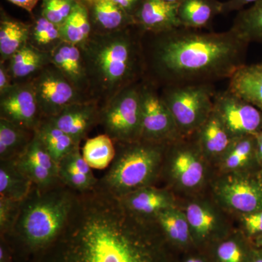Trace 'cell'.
<instances>
[{"mask_svg": "<svg viewBox=\"0 0 262 262\" xmlns=\"http://www.w3.org/2000/svg\"><path fill=\"white\" fill-rule=\"evenodd\" d=\"M220 262H244L245 253L241 245L236 241H227L222 243L216 250Z\"/></svg>", "mask_w": 262, "mask_h": 262, "instance_id": "cell-38", "label": "cell"}, {"mask_svg": "<svg viewBox=\"0 0 262 262\" xmlns=\"http://www.w3.org/2000/svg\"><path fill=\"white\" fill-rule=\"evenodd\" d=\"M256 155L262 163V129L256 135Z\"/></svg>", "mask_w": 262, "mask_h": 262, "instance_id": "cell-45", "label": "cell"}, {"mask_svg": "<svg viewBox=\"0 0 262 262\" xmlns=\"http://www.w3.org/2000/svg\"><path fill=\"white\" fill-rule=\"evenodd\" d=\"M77 193L63 183L48 189L34 185L20 203L11 234L3 237L16 262H27L56 241L68 222Z\"/></svg>", "mask_w": 262, "mask_h": 262, "instance_id": "cell-4", "label": "cell"}, {"mask_svg": "<svg viewBox=\"0 0 262 262\" xmlns=\"http://www.w3.org/2000/svg\"><path fill=\"white\" fill-rule=\"evenodd\" d=\"M143 32L137 25L106 34L92 33L80 47L89 97L100 108L144 77Z\"/></svg>", "mask_w": 262, "mask_h": 262, "instance_id": "cell-3", "label": "cell"}, {"mask_svg": "<svg viewBox=\"0 0 262 262\" xmlns=\"http://www.w3.org/2000/svg\"><path fill=\"white\" fill-rule=\"evenodd\" d=\"M50 57L51 63L61 72L79 92L91 101L89 82L80 47L63 42L52 52Z\"/></svg>", "mask_w": 262, "mask_h": 262, "instance_id": "cell-16", "label": "cell"}, {"mask_svg": "<svg viewBox=\"0 0 262 262\" xmlns=\"http://www.w3.org/2000/svg\"><path fill=\"white\" fill-rule=\"evenodd\" d=\"M222 14V3L219 0H181L177 15L182 27L207 29L217 15Z\"/></svg>", "mask_w": 262, "mask_h": 262, "instance_id": "cell-21", "label": "cell"}, {"mask_svg": "<svg viewBox=\"0 0 262 262\" xmlns=\"http://www.w3.org/2000/svg\"><path fill=\"white\" fill-rule=\"evenodd\" d=\"M15 84L10 75L6 62H0V96L4 95Z\"/></svg>", "mask_w": 262, "mask_h": 262, "instance_id": "cell-40", "label": "cell"}, {"mask_svg": "<svg viewBox=\"0 0 262 262\" xmlns=\"http://www.w3.org/2000/svg\"><path fill=\"white\" fill-rule=\"evenodd\" d=\"M12 4L16 5L19 8L25 10L30 14H32L33 10L36 8L40 0H7Z\"/></svg>", "mask_w": 262, "mask_h": 262, "instance_id": "cell-44", "label": "cell"}, {"mask_svg": "<svg viewBox=\"0 0 262 262\" xmlns=\"http://www.w3.org/2000/svg\"><path fill=\"white\" fill-rule=\"evenodd\" d=\"M15 160L19 169L39 189H48L61 183L58 164L36 133L25 151Z\"/></svg>", "mask_w": 262, "mask_h": 262, "instance_id": "cell-12", "label": "cell"}, {"mask_svg": "<svg viewBox=\"0 0 262 262\" xmlns=\"http://www.w3.org/2000/svg\"><path fill=\"white\" fill-rule=\"evenodd\" d=\"M179 3L163 0H141L134 15L138 27L144 32H168L182 27L179 21L177 9Z\"/></svg>", "mask_w": 262, "mask_h": 262, "instance_id": "cell-14", "label": "cell"}, {"mask_svg": "<svg viewBox=\"0 0 262 262\" xmlns=\"http://www.w3.org/2000/svg\"><path fill=\"white\" fill-rule=\"evenodd\" d=\"M35 133L58 165L67 155L80 147L70 136L58 128L51 119L47 117H45L41 121Z\"/></svg>", "mask_w": 262, "mask_h": 262, "instance_id": "cell-28", "label": "cell"}, {"mask_svg": "<svg viewBox=\"0 0 262 262\" xmlns=\"http://www.w3.org/2000/svg\"><path fill=\"white\" fill-rule=\"evenodd\" d=\"M244 222L250 234L262 233V211L248 213L244 216Z\"/></svg>", "mask_w": 262, "mask_h": 262, "instance_id": "cell-39", "label": "cell"}, {"mask_svg": "<svg viewBox=\"0 0 262 262\" xmlns=\"http://www.w3.org/2000/svg\"><path fill=\"white\" fill-rule=\"evenodd\" d=\"M258 244H259L260 245H261V246H262V236H261V238L258 239Z\"/></svg>", "mask_w": 262, "mask_h": 262, "instance_id": "cell-50", "label": "cell"}, {"mask_svg": "<svg viewBox=\"0 0 262 262\" xmlns=\"http://www.w3.org/2000/svg\"><path fill=\"white\" fill-rule=\"evenodd\" d=\"M31 24L12 18L1 9L0 62L8 61L17 51L28 44Z\"/></svg>", "mask_w": 262, "mask_h": 262, "instance_id": "cell-23", "label": "cell"}, {"mask_svg": "<svg viewBox=\"0 0 262 262\" xmlns=\"http://www.w3.org/2000/svg\"><path fill=\"white\" fill-rule=\"evenodd\" d=\"M254 153H256V136L236 138L232 146L225 153L226 167L229 169L238 168L248 163Z\"/></svg>", "mask_w": 262, "mask_h": 262, "instance_id": "cell-35", "label": "cell"}, {"mask_svg": "<svg viewBox=\"0 0 262 262\" xmlns=\"http://www.w3.org/2000/svg\"><path fill=\"white\" fill-rule=\"evenodd\" d=\"M112 1L134 17V13L140 5L141 0H112Z\"/></svg>", "mask_w": 262, "mask_h": 262, "instance_id": "cell-43", "label": "cell"}, {"mask_svg": "<svg viewBox=\"0 0 262 262\" xmlns=\"http://www.w3.org/2000/svg\"><path fill=\"white\" fill-rule=\"evenodd\" d=\"M29 44L43 53L51 55L63 42L59 26L52 23L41 14L33 15Z\"/></svg>", "mask_w": 262, "mask_h": 262, "instance_id": "cell-29", "label": "cell"}, {"mask_svg": "<svg viewBox=\"0 0 262 262\" xmlns=\"http://www.w3.org/2000/svg\"><path fill=\"white\" fill-rule=\"evenodd\" d=\"M27 262H173L154 220L134 214L98 184L77 193L64 229Z\"/></svg>", "mask_w": 262, "mask_h": 262, "instance_id": "cell-1", "label": "cell"}, {"mask_svg": "<svg viewBox=\"0 0 262 262\" xmlns=\"http://www.w3.org/2000/svg\"><path fill=\"white\" fill-rule=\"evenodd\" d=\"M0 262H16L14 253L8 241L0 237Z\"/></svg>", "mask_w": 262, "mask_h": 262, "instance_id": "cell-42", "label": "cell"}, {"mask_svg": "<svg viewBox=\"0 0 262 262\" xmlns=\"http://www.w3.org/2000/svg\"><path fill=\"white\" fill-rule=\"evenodd\" d=\"M92 33L106 34L136 25L132 15L112 0H94L89 6Z\"/></svg>", "mask_w": 262, "mask_h": 262, "instance_id": "cell-17", "label": "cell"}, {"mask_svg": "<svg viewBox=\"0 0 262 262\" xmlns=\"http://www.w3.org/2000/svg\"><path fill=\"white\" fill-rule=\"evenodd\" d=\"M120 199L128 211L150 220L155 221L160 212L172 207L166 192L150 186L136 189Z\"/></svg>", "mask_w": 262, "mask_h": 262, "instance_id": "cell-19", "label": "cell"}, {"mask_svg": "<svg viewBox=\"0 0 262 262\" xmlns=\"http://www.w3.org/2000/svg\"><path fill=\"white\" fill-rule=\"evenodd\" d=\"M186 217L189 227L200 238L209 237L216 226V218L213 212L198 203L188 206Z\"/></svg>", "mask_w": 262, "mask_h": 262, "instance_id": "cell-34", "label": "cell"}, {"mask_svg": "<svg viewBox=\"0 0 262 262\" xmlns=\"http://www.w3.org/2000/svg\"><path fill=\"white\" fill-rule=\"evenodd\" d=\"M171 163L172 175L184 187H196L203 180L204 167L194 149L176 148Z\"/></svg>", "mask_w": 262, "mask_h": 262, "instance_id": "cell-25", "label": "cell"}, {"mask_svg": "<svg viewBox=\"0 0 262 262\" xmlns=\"http://www.w3.org/2000/svg\"><path fill=\"white\" fill-rule=\"evenodd\" d=\"M186 262H206L204 260L200 258H189Z\"/></svg>", "mask_w": 262, "mask_h": 262, "instance_id": "cell-47", "label": "cell"}, {"mask_svg": "<svg viewBox=\"0 0 262 262\" xmlns=\"http://www.w3.org/2000/svg\"><path fill=\"white\" fill-rule=\"evenodd\" d=\"M227 89L262 111V61L239 67L229 79Z\"/></svg>", "mask_w": 262, "mask_h": 262, "instance_id": "cell-20", "label": "cell"}, {"mask_svg": "<svg viewBox=\"0 0 262 262\" xmlns=\"http://www.w3.org/2000/svg\"><path fill=\"white\" fill-rule=\"evenodd\" d=\"M0 118L35 131L45 118L30 80L16 82L0 96Z\"/></svg>", "mask_w": 262, "mask_h": 262, "instance_id": "cell-11", "label": "cell"}, {"mask_svg": "<svg viewBox=\"0 0 262 262\" xmlns=\"http://www.w3.org/2000/svg\"><path fill=\"white\" fill-rule=\"evenodd\" d=\"M21 202L0 196V237L11 234L20 212Z\"/></svg>", "mask_w": 262, "mask_h": 262, "instance_id": "cell-37", "label": "cell"}, {"mask_svg": "<svg viewBox=\"0 0 262 262\" xmlns=\"http://www.w3.org/2000/svg\"><path fill=\"white\" fill-rule=\"evenodd\" d=\"M73 1L77 3H80V4L87 5L89 7L94 2V0H73Z\"/></svg>", "mask_w": 262, "mask_h": 262, "instance_id": "cell-46", "label": "cell"}, {"mask_svg": "<svg viewBox=\"0 0 262 262\" xmlns=\"http://www.w3.org/2000/svg\"><path fill=\"white\" fill-rule=\"evenodd\" d=\"M81 152L91 168L103 170L115 159L116 146L115 141L103 134L87 139Z\"/></svg>", "mask_w": 262, "mask_h": 262, "instance_id": "cell-30", "label": "cell"}, {"mask_svg": "<svg viewBox=\"0 0 262 262\" xmlns=\"http://www.w3.org/2000/svg\"><path fill=\"white\" fill-rule=\"evenodd\" d=\"M30 81L44 117L56 116L70 105L91 101L52 63Z\"/></svg>", "mask_w": 262, "mask_h": 262, "instance_id": "cell-8", "label": "cell"}, {"mask_svg": "<svg viewBox=\"0 0 262 262\" xmlns=\"http://www.w3.org/2000/svg\"><path fill=\"white\" fill-rule=\"evenodd\" d=\"M142 80L125 88L100 108L99 125L115 142H134L141 139Z\"/></svg>", "mask_w": 262, "mask_h": 262, "instance_id": "cell-7", "label": "cell"}, {"mask_svg": "<svg viewBox=\"0 0 262 262\" xmlns=\"http://www.w3.org/2000/svg\"><path fill=\"white\" fill-rule=\"evenodd\" d=\"M195 133L200 149L211 155L225 154L236 139L213 111Z\"/></svg>", "mask_w": 262, "mask_h": 262, "instance_id": "cell-24", "label": "cell"}, {"mask_svg": "<svg viewBox=\"0 0 262 262\" xmlns=\"http://www.w3.org/2000/svg\"><path fill=\"white\" fill-rule=\"evenodd\" d=\"M6 63L12 78L16 83L32 80L51 63V57L28 43L13 55Z\"/></svg>", "mask_w": 262, "mask_h": 262, "instance_id": "cell-22", "label": "cell"}, {"mask_svg": "<svg viewBox=\"0 0 262 262\" xmlns=\"http://www.w3.org/2000/svg\"><path fill=\"white\" fill-rule=\"evenodd\" d=\"M220 194L231 208L245 213L262 209V186L244 177H232L221 185Z\"/></svg>", "mask_w": 262, "mask_h": 262, "instance_id": "cell-15", "label": "cell"}, {"mask_svg": "<svg viewBox=\"0 0 262 262\" xmlns=\"http://www.w3.org/2000/svg\"><path fill=\"white\" fill-rule=\"evenodd\" d=\"M249 45L231 29L215 32L180 27L143 32L144 80L158 89L229 80L246 64Z\"/></svg>", "mask_w": 262, "mask_h": 262, "instance_id": "cell-2", "label": "cell"}, {"mask_svg": "<svg viewBox=\"0 0 262 262\" xmlns=\"http://www.w3.org/2000/svg\"><path fill=\"white\" fill-rule=\"evenodd\" d=\"M141 140L167 144L182 137L159 89L144 79L141 85Z\"/></svg>", "mask_w": 262, "mask_h": 262, "instance_id": "cell-9", "label": "cell"}, {"mask_svg": "<svg viewBox=\"0 0 262 262\" xmlns=\"http://www.w3.org/2000/svg\"><path fill=\"white\" fill-rule=\"evenodd\" d=\"M34 184L19 169L15 160L0 161V196L22 202Z\"/></svg>", "mask_w": 262, "mask_h": 262, "instance_id": "cell-27", "label": "cell"}, {"mask_svg": "<svg viewBox=\"0 0 262 262\" xmlns=\"http://www.w3.org/2000/svg\"><path fill=\"white\" fill-rule=\"evenodd\" d=\"M213 112L234 138L256 136L262 129V111L228 89L215 93Z\"/></svg>", "mask_w": 262, "mask_h": 262, "instance_id": "cell-10", "label": "cell"}, {"mask_svg": "<svg viewBox=\"0 0 262 262\" xmlns=\"http://www.w3.org/2000/svg\"><path fill=\"white\" fill-rule=\"evenodd\" d=\"M34 134L35 131L0 118V161L18 158L27 149Z\"/></svg>", "mask_w": 262, "mask_h": 262, "instance_id": "cell-26", "label": "cell"}, {"mask_svg": "<svg viewBox=\"0 0 262 262\" xmlns=\"http://www.w3.org/2000/svg\"><path fill=\"white\" fill-rule=\"evenodd\" d=\"M115 143V159L102 178L98 179V184L121 198L136 189L150 186L158 175L166 144L141 139Z\"/></svg>", "mask_w": 262, "mask_h": 262, "instance_id": "cell-5", "label": "cell"}, {"mask_svg": "<svg viewBox=\"0 0 262 262\" xmlns=\"http://www.w3.org/2000/svg\"><path fill=\"white\" fill-rule=\"evenodd\" d=\"M159 90L182 137L195 133L213 113L214 84L167 86Z\"/></svg>", "mask_w": 262, "mask_h": 262, "instance_id": "cell-6", "label": "cell"}, {"mask_svg": "<svg viewBox=\"0 0 262 262\" xmlns=\"http://www.w3.org/2000/svg\"><path fill=\"white\" fill-rule=\"evenodd\" d=\"M259 0H227L222 3V14L234 11H241L247 5H253Z\"/></svg>", "mask_w": 262, "mask_h": 262, "instance_id": "cell-41", "label": "cell"}, {"mask_svg": "<svg viewBox=\"0 0 262 262\" xmlns=\"http://www.w3.org/2000/svg\"><path fill=\"white\" fill-rule=\"evenodd\" d=\"M230 29L249 44L262 45V0L239 11Z\"/></svg>", "mask_w": 262, "mask_h": 262, "instance_id": "cell-32", "label": "cell"}, {"mask_svg": "<svg viewBox=\"0 0 262 262\" xmlns=\"http://www.w3.org/2000/svg\"><path fill=\"white\" fill-rule=\"evenodd\" d=\"M99 118L100 107L94 101L70 105L56 116L49 117L58 128L80 146L92 129L99 125Z\"/></svg>", "mask_w": 262, "mask_h": 262, "instance_id": "cell-13", "label": "cell"}, {"mask_svg": "<svg viewBox=\"0 0 262 262\" xmlns=\"http://www.w3.org/2000/svg\"><path fill=\"white\" fill-rule=\"evenodd\" d=\"M60 29L63 42L77 46L85 42L92 34L89 7L77 3Z\"/></svg>", "mask_w": 262, "mask_h": 262, "instance_id": "cell-31", "label": "cell"}, {"mask_svg": "<svg viewBox=\"0 0 262 262\" xmlns=\"http://www.w3.org/2000/svg\"><path fill=\"white\" fill-rule=\"evenodd\" d=\"M77 5L73 0H42L39 12L52 23L61 27Z\"/></svg>", "mask_w": 262, "mask_h": 262, "instance_id": "cell-36", "label": "cell"}, {"mask_svg": "<svg viewBox=\"0 0 262 262\" xmlns=\"http://www.w3.org/2000/svg\"><path fill=\"white\" fill-rule=\"evenodd\" d=\"M163 1L168 2V3H179L181 0H163Z\"/></svg>", "mask_w": 262, "mask_h": 262, "instance_id": "cell-49", "label": "cell"}, {"mask_svg": "<svg viewBox=\"0 0 262 262\" xmlns=\"http://www.w3.org/2000/svg\"><path fill=\"white\" fill-rule=\"evenodd\" d=\"M252 262H262V255L256 256V257L253 260Z\"/></svg>", "mask_w": 262, "mask_h": 262, "instance_id": "cell-48", "label": "cell"}, {"mask_svg": "<svg viewBox=\"0 0 262 262\" xmlns=\"http://www.w3.org/2000/svg\"><path fill=\"white\" fill-rule=\"evenodd\" d=\"M155 222L165 239L180 245L187 244L190 239V227L186 215L172 207L160 212Z\"/></svg>", "mask_w": 262, "mask_h": 262, "instance_id": "cell-33", "label": "cell"}, {"mask_svg": "<svg viewBox=\"0 0 262 262\" xmlns=\"http://www.w3.org/2000/svg\"><path fill=\"white\" fill-rule=\"evenodd\" d=\"M60 181L76 192L83 193L94 189L98 179L84 160L80 148L67 155L58 164Z\"/></svg>", "mask_w": 262, "mask_h": 262, "instance_id": "cell-18", "label": "cell"}]
</instances>
